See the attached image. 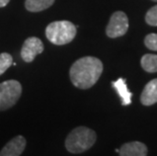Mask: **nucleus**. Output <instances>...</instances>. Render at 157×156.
<instances>
[{
	"label": "nucleus",
	"mask_w": 157,
	"mask_h": 156,
	"mask_svg": "<svg viewBox=\"0 0 157 156\" xmlns=\"http://www.w3.org/2000/svg\"><path fill=\"white\" fill-rule=\"evenodd\" d=\"M10 0H0V7H4L9 3Z\"/></svg>",
	"instance_id": "nucleus-16"
},
{
	"label": "nucleus",
	"mask_w": 157,
	"mask_h": 156,
	"mask_svg": "<svg viewBox=\"0 0 157 156\" xmlns=\"http://www.w3.org/2000/svg\"><path fill=\"white\" fill-rule=\"evenodd\" d=\"M141 102L143 105H152L157 102V78L152 79L145 85L141 93Z\"/></svg>",
	"instance_id": "nucleus-9"
},
{
	"label": "nucleus",
	"mask_w": 157,
	"mask_h": 156,
	"mask_svg": "<svg viewBox=\"0 0 157 156\" xmlns=\"http://www.w3.org/2000/svg\"><path fill=\"white\" fill-rule=\"evenodd\" d=\"M144 44L148 49L157 51V34H149L145 36Z\"/></svg>",
	"instance_id": "nucleus-15"
},
{
	"label": "nucleus",
	"mask_w": 157,
	"mask_h": 156,
	"mask_svg": "<svg viewBox=\"0 0 157 156\" xmlns=\"http://www.w3.org/2000/svg\"><path fill=\"white\" fill-rule=\"evenodd\" d=\"M96 141L95 132L87 127L75 128L66 138V149L71 153L78 154L87 151Z\"/></svg>",
	"instance_id": "nucleus-2"
},
{
	"label": "nucleus",
	"mask_w": 157,
	"mask_h": 156,
	"mask_svg": "<svg viewBox=\"0 0 157 156\" xmlns=\"http://www.w3.org/2000/svg\"><path fill=\"white\" fill-rule=\"evenodd\" d=\"M102 71L103 65L98 58L86 56L73 63L70 68V79L76 87L87 89L98 82Z\"/></svg>",
	"instance_id": "nucleus-1"
},
{
	"label": "nucleus",
	"mask_w": 157,
	"mask_h": 156,
	"mask_svg": "<svg viewBox=\"0 0 157 156\" xmlns=\"http://www.w3.org/2000/svg\"><path fill=\"white\" fill-rule=\"evenodd\" d=\"M145 21L149 25L157 26V5L153 6L147 11L145 15Z\"/></svg>",
	"instance_id": "nucleus-14"
},
{
	"label": "nucleus",
	"mask_w": 157,
	"mask_h": 156,
	"mask_svg": "<svg viewBox=\"0 0 157 156\" xmlns=\"http://www.w3.org/2000/svg\"><path fill=\"white\" fill-rule=\"evenodd\" d=\"M21 84L16 80H7L0 83V111L13 107L21 95Z\"/></svg>",
	"instance_id": "nucleus-4"
},
{
	"label": "nucleus",
	"mask_w": 157,
	"mask_h": 156,
	"mask_svg": "<svg viewBox=\"0 0 157 156\" xmlns=\"http://www.w3.org/2000/svg\"><path fill=\"white\" fill-rule=\"evenodd\" d=\"M43 51H44L43 42L39 38L31 36V38L26 39L25 42L23 43L21 55L23 61L29 63L34 61L36 56L43 53Z\"/></svg>",
	"instance_id": "nucleus-6"
},
{
	"label": "nucleus",
	"mask_w": 157,
	"mask_h": 156,
	"mask_svg": "<svg viewBox=\"0 0 157 156\" xmlns=\"http://www.w3.org/2000/svg\"><path fill=\"white\" fill-rule=\"evenodd\" d=\"M13 63L12 56L8 53H1L0 54V75H2Z\"/></svg>",
	"instance_id": "nucleus-13"
},
{
	"label": "nucleus",
	"mask_w": 157,
	"mask_h": 156,
	"mask_svg": "<svg viewBox=\"0 0 157 156\" xmlns=\"http://www.w3.org/2000/svg\"><path fill=\"white\" fill-rule=\"evenodd\" d=\"M26 141L22 136H16L1 149L0 156H19L25 148Z\"/></svg>",
	"instance_id": "nucleus-7"
},
{
	"label": "nucleus",
	"mask_w": 157,
	"mask_h": 156,
	"mask_svg": "<svg viewBox=\"0 0 157 156\" xmlns=\"http://www.w3.org/2000/svg\"><path fill=\"white\" fill-rule=\"evenodd\" d=\"M55 0H25V8L31 12H39L49 8Z\"/></svg>",
	"instance_id": "nucleus-11"
},
{
	"label": "nucleus",
	"mask_w": 157,
	"mask_h": 156,
	"mask_svg": "<svg viewBox=\"0 0 157 156\" xmlns=\"http://www.w3.org/2000/svg\"><path fill=\"white\" fill-rule=\"evenodd\" d=\"M76 36V26L68 21L51 22L46 29V36L52 44L63 46L69 44Z\"/></svg>",
	"instance_id": "nucleus-3"
},
{
	"label": "nucleus",
	"mask_w": 157,
	"mask_h": 156,
	"mask_svg": "<svg viewBox=\"0 0 157 156\" xmlns=\"http://www.w3.org/2000/svg\"><path fill=\"white\" fill-rule=\"evenodd\" d=\"M128 29L129 19L127 14L123 11H116L109 18L105 32L109 38L115 39L125 35L128 32Z\"/></svg>",
	"instance_id": "nucleus-5"
},
{
	"label": "nucleus",
	"mask_w": 157,
	"mask_h": 156,
	"mask_svg": "<svg viewBox=\"0 0 157 156\" xmlns=\"http://www.w3.org/2000/svg\"><path fill=\"white\" fill-rule=\"evenodd\" d=\"M141 66L145 71L149 73L157 72V55L145 54L141 58Z\"/></svg>",
	"instance_id": "nucleus-12"
},
{
	"label": "nucleus",
	"mask_w": 157,
	"mask_h": 156,
	"mask_svg": "<svg viewBox=\"0 0 157 156\" xmlns=\"http://www.w3.org/2000/svg\"><path fill=\"white\" fill-rule=\"evenodd\" d=\"M113 86L119 93L124 105H128L132 102V93L129 91L126 80L124 78H119L117 81L113 82Z\"/></svg>",
	"instance_id": "nucleus-10"
},
{
	"label": "nucleus",
	"mask_w": 157,
	"mask_h": 156,
	"mask_svg": "<svg viewBox=\"0 0 157 156\" xmlns=\"http://www.w3.org/2000/svg\"><path fill=\"white\" fill-rule=\"evenodd\" d=\"M152 1H155V2H157V0H152Z\"/></svg>",
	"instance_id": "nucleus-17"
},
{
	"label": "nucleus",
	"mask_w": 157,
	"mask_h": 156,
	"mask_svg": "<svg viewBox=\"0 0 157 156\" xmlns=\"http://www.w3.org/2000/svg\"><path fill=\"white\" fill-rule=\"evenodd\" d=\"M121 156H146L148 154V149L142 142L133 141L125 143L120 149H118Z\"/></svg>",
	"instance_id": "nucleus-8"
}]
</instances>
